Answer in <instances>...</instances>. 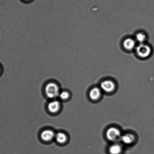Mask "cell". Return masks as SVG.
<instances>
[{
	"instance_id": "obj_1",
	"label": "cell",
	"mask_w": 154,
	"mask_h": 154,
	"mask_svg": "<svg viewBox=\"0 0 154 154\" xmlns=\"http://www.w3.org/2000/svg\"><path fill=\"white\" fill-rule=\"evenodd\" d=\"M45 92L46 96L49 98L54 99L59 96L60 89L56 83L50 82L46 85L45 88Z\"/></svg>"
},
{
	"instance_id": "obj_12",
	"label": "cell",
	"mask_w": 154,
	"mask_h": 154,
	"mask_svg": "<svg viewBox=\"0 0 154 154\" xmlns=\"http://www.w3.org/2000/svg\"><path fill=\"white\" fill-rule=\"evenodd\" d=\"M136 39L139 42L143 43L146 39V35L143 33L139 32L136 34Z\"/></svg>"
},
{
	"instance_id": "obj_7",
	"label": "cell",
	"mask_w": 154,
	"mask_h": 154,
	"mask_svg": "<svg viewBox=\"0 0 154 154\" xmlns=\"http://www.w3.org/2000/svg\"><path fill=\"white\" fill-rule=\"evenodd\" d=\"M123 46L126 50L128 51L133 50L136 46L135 41L131 38H127L124 40Z\"/></svg>"
},
{
	"instance_id": "obj_4",
	"label": "cell",
	"mask_w": 154,
	"mask_h": 154,
	"mask_svg": "<svg viewBox=\"0 0 154 154\" xmlns=\"http://www.w3.org/2000/svg\"><path fill=\"white\" fill-rule=\"evenodd\" d=\"M100 87L103 91L107 93L113 92L116 89V85L110 80H106L102 82Z\"/></svg>"
},
{
	"instance_id": "obj_9",
	"label": "cell",
	"mask_w": 154,
	"mask_h": 154,
	"mask_svg": "<svg viewBox=\"0 0 154 154\" xmlns=\"http://www.w3.org/2000/svg\"><path fill=\"white\" fill-rule=\"evenodd\" d=\"M122 151V147L119 143H115L109 148V152L110 154H121Z\"/></svg>"
},
{
	"instance_id": "obj_6",
	"label": "cell",
	"mask_w": 154,
	"mask_h": 154,
	"mask_svg": "<svg viewBox=\"0 0 154 154\" xmlns=\"http://www.w3.org/2000/svg\"><path fill=\"white\" fill-rule=\"evenodd\" d=\"M60 102L57 100H55L49 103L48 106V108L50 112L56 113L60 109Z\"/></svg>"
},
{
	"instance_id": "obj_11",
	"label": "cell",
	"mask_w": 154,
	"mask_h": 154,
	"mask_svg": "<svg viewBox=\"0 0 154 154\" xmlns=\"http://www.w3.org/2000/svg\"><path fill=\"white\" fill-rule=\"evenodd\" d=\"M57 141L60 143H64L66 142L67 137L65 134L62 132H59L55 136Z\"/></svg>"
},
{
	"instance_id": "obj_5",
	"label": "cell",
	"mask_w": 154,
	"mask_h": 154,
	"mask_svg": "<svg viewBox=\"0 0 154 154\" xmlns=\"http://www.w3.org/2000/svg\"><path fill=\"white\" fill-rule=\"evenodd\" d=\"M56 134L51 130H46L43 131L41 134V137L43 140L49 142L53 140L55 137Z\"/></svg>"
},
{
	"instance_id": "obj_3",
	"label": "cell",
	"mask_w": 154,
	"mask_h": 154,
	"mask_svg": "<svg viewBox=\"0 0 154 154\" xmlns=\"http://www.w3.org/2000/svg\"><path fill=\"white\" fill-rule=\"evenodd\" d=\"M106 137L110 141H116L121 138L122 136L121 131L118 128L111 127L106 131Z\"/></svg>"
},
{
	"instance_id": "obj_8",
	"label": "cell",
	"mask_w": 154,
	"mask_h": 154,
	"mask_svg": "<svg viewBox=\"0 0 154 154\" xmlns=\"http://www.w3.org/2000/svg\"><path fill=\"white\" fill-rule=\"evenodd\" d=\"M101 89L98 88H92L90 91L89 95L90 98L93 100H97L101 97Z\"/></svg>"
},
{
	"instance_id": "obj_15",
	"label": "cell",
	"mask_w": 154,
	"mask_h": 154,
	"mask_svg": "<svg viewBox=\"0 0 154 154\" xmlns=\"http://www.w3.org/2000/svg\"><path fill=\"white\" fill-rule=\"evenodd\" d=\"M0 71H1V69H0Z\"/></svg>"
},
{
	"instance_id": "obj_2",
	"label": "cell",
	"mask_w": 154,
	"mask_h": 154,
	"mask_svg": "<svg viewBox=\"0 0 154 154\" xmlns=\"http://www.w3.org/2000/svg\"><path fill=\"white\" fill-rule=\"evenodd\" d=\"M136 53L139 57L145 59L150 56L152 49L148 45L141 43L136 48Z\"/></svg>"
},
{
	"instance_id": "obj_14",
	"label": "cell",
	"mask_w": 154,
	"mask_h": 154,
	"mask_svg": "<svg viewBox=\"0 0 154 154\" xmlns=\"http://www.w3.org/2000/svg\"><path fill=\"white\" fill-rule=\"evenodd\" d=\"M25 1H29V0H25Z\"/></svg>"
},
{
	"instance_id": "obj_10",
	"label": "cell",
	"mask_w": 154,
	"mask_h": 154,
	"mask_svg": "<svg viewBox=\"0 0 154 154\" xmlns=\"http://www.w3.org/2000/svg\"><path fill=\"white\" fill-rule=\"evenodd\" d=\"M121 140L126 145H130L133 143L135 140V137L131 134H126L121 137Z\"/></svg>"
},
{
	"instance_id": "obj_13",
	"label": "cell",
	"mask_w": 154,
	"mask_h": 154,
	"mask_svg": "<svg viewBox=\"0 0 154 154\" xmlns=\"http://www.w3.org/2000/svg\"><path fill=\"white\" fill-rule=\"evenodd\" d=\"M60 98L62 100H66L69 97V94L66 91H63L60 93Z\"/></svg>"
}]
</instances>
